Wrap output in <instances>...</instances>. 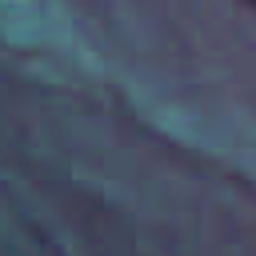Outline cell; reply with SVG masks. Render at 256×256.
Listing matches in <instances>:
<instances>
[{"label": "cell", "instance_id": "obj_1", "mask_svg": "<svg viewBox=\"0 0 256 256\" xmlns=\"http://www.w3.org/2000/svg\"><path fill=\"white\" fill-rule=\"evenodd\" d=\"M248 4H252V8H256V0H248Z\"/></svg>", "mask_w": 256, "mask_h": 256}]
</instances>
